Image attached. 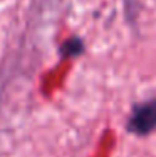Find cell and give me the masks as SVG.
<instances>
[{
    "label": "cell",
    "instance_id": "obj_1",
    "mask_svg": "<svg viewBox=\"0 0 156 157\" xmlns=\"http://www.w3.org/2000/svg\"><path fill=\"white\" fill-rule=\"evenodd\" d=\"M126 129L134 136H150L156 129V99L136 104L128 119Z\"/></svg>",
    "mask_w": 156,
    "mask_h": 157
},
{
    "label": "cell",
    "instance_id": "obj_2",
    "mask_svg": "<svg viewBox=\"0 0 156 157\" xmlns=\"http://www.w3.org/2000/svg\"><path fill=\"white\" fill-rule=\"evenodd\" d=\"M84 44L79 37H72V39L66 40L61 47V55L62 57H76V55L82 54Z\"/></svg>",
    "mask_w": 156,
    "mask_h": 157
}]
</instances>
